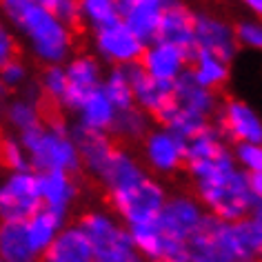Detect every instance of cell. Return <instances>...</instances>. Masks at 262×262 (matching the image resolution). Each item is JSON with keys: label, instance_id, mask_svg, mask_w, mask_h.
Instances as JSON below:
<instances>
[{"label": "cell", "instance_id": "obj_1", "mask_svg": "<svg viewBox=\"0 0 262 262\" xmlns=\"http://www.w3.org/2000/svg\"><path fill=\"white\" fill-rule=\"evenodd\" d=\"M98 180L107 189L114 213L129 229L156 222L169 200L160 180L149 176L127 149H116Z\"/></svg>", "mask_w": 262, "mask_h": 262}, {"label": "cell", "instance_id": "obj_2", "mask_svg": "<svg viewBox=\"0 0 262 262\" xmlns=\"http://www.w3.org/2000/svg\"><path fill=\"white\" fill-rule=\"evenodd\" d=\"M187 167L195 182V198L209 215L225 222H242L251 215L258 202L249 187V173L238 167L231 151L215 160L189 162Z\"/></svg>", "mask_w": 262, "mask_h": 262}, {"label": "cell", "instance_id": "obj_3", "mask_svg": "<svg viewBox=\"0 0 262 262\" xmlns=\"http://www.w3.org/2000/svg\"><path fill=\"white\" fill-rule=\"evenodd\" d=\"M3 9L29 51L47 67L67 64L74 47L71 27L56 18L36 0H3Z\"/></svg>", "mask_w": 262, "mask_h": 262}, {"label": "cell", "instance_id": "obj_4", "mask_svg": "<svg viewBox=\"0 0 262 262\" xmlns=\"http://www.w3.org/2000/svg\"><path fill=\"white\" fill-rule=\"evenodd\" d=\"M260 260L258 242L249 220L225 222L207 215L205 225L185 249L167 262H249ZM262 262V260H260Z\"/></svg>", "mask_w": 262, "mask_h": 262}, {"label": "cell", "instance_id": "obj_5", "mask_svg": "<svg viewBox=\"0 0 262 262\" xmlns=\"http://www.w3.org/2000/svg\"><path fill=\"white\" fill-rule=\"evenodd\" d=\"M18 138L27 149L31 169L36 173H76L82 167V158L76 147L74 136H71V127L62 118L51 116L47 122H40L18 134Z\"/></svg>", "mask_w": 262, "mask_h": 262}, {"label": "cell", "instance_id": "obj_6", "mask_svg": "<svg viewBox=\"0 0 262 262\" xmlns=\"http://www.w3.org/2000/svg\"><path fill=\"white\" fill-rule=\"evenodd\" d=\"M207 215H209L207 209L202 207V202L198 198L187 193H176V195H169L167 205L158 215L156 225H158L165 240L171 247V253L176 255L202 229Z\"/></svg>", "mask_w": 262, "mask_h": 262}, {"label": "cell", "instance_id": "obj_7", "mask_svg": "<svg viewBox=\"0 0 262 262\" xmlns=\"http://www.w3.org/2000/svg\"><path fill=\"white\" fill-rule=\"evenodd\" d=\"M42 209L38 173L9 171L0 185V218L3 222H25Z\"/></svg>", "mask_w": 262, "mask_h": 262}, {"label": "cell", "instance_id": "obj_8", "mask_svg": "<svg viewBox=\"0 0 262 262\" xmlns=\"http://www.w3.org/2000/svg\"><path fill=\"white\" fill-rule=\"evenodd\" d=\"M94 47L100 60L114 64V67H127V64H136L142 60L147 42L129 25L120 20L111 27L94 31Z\"/></svg>", "mask_w": 262, "mask_h": 262}, {"label": "cell", "instance_id": "obj_9", "mask_svg": "<svg viewBox=\"0 0 262 262\" xmlns=\"http://www.w3.org/2000/svg\"><path fill=\"white\" fill-rule=\"evenodd\" d=\"M240 51L235 27L211 14H195V51L231 62Z\"/></svg>", "mask_w": 262, "mask_h": 262}, {"label": "cell", "instance_id": "obj_10", "mask_svg": "<svg viewBox=\"0 0 262 262\" xmlns=\"http://www.w3.org/2000/svg\"><path fill=\"white\" fill-rule=\"evenodd\" d=\"M218 127L235 145H240V142L262 145V116L247 100L231 98L222 104L218 111Z\"/></svg>", "mask_w": 262, "mask_h": 262}, {"label": "cell", "instance_id": "obj_11", "mask_svg": "<svg viewBox=\"0 0 262 262\" xmlns=\"http://www.w3.org/2000/svg\"><path fill=\"white\" fill-rule=\"evenodd\" d=\"M142 149H145L147 165L151 167L154 173L160 176L176 173L187 162V140H182L180 136L165 127L151 129Z\"/></svg>", "mask_w": 262, "mask_h": 262}, {"label": "cell", "instance_id": "obj_12", "mask_svg": "<svg viewBox=\"0 0 262 262\" xmlns=\"http://www.w3.org/2000/svg\"><path fill=\"white\" fill-rule=\"evenodd\" d=\"M193 60V54L182 47H176L171 42H162V40H154L147 45L145 56H142L140 64L145 67L149 76H154L160 82H176L178 78L189 71Z\"/></svg>", "mask_w": 262, "mask_h": 262}, {"label": "cell", "instance_id": "obj_13", "mask_svg": "<svg viewBox=\"0 0 262 262\" xmlns=\"http://www.w3.org/2000/svg\"><path fill=\"white\" fill-rule=\"evenodd\" d=\"M64 69H67V76H69V89L62 98L60 107L76 114L78 107L82 104V100L87 98V94H91V91L98 89V87H102L104 76H102L100 62L89 54H80V56L69 58V62L64 64Z\"/></svg>", "mask_w": 262, "mask_h": 262}, {"label": "cell", "instance_id": "obj_14", "mask_svg": "<svg viewBox=\"0 0 262 262\" xmlns=\"http://www.w3.org/2000/svg\"><path fill=\"white\" fill-rule=\"evenodd\" d=\"M173 3L176 0H118V9L122 23L149 45L158 38L162 16Z\"/></svg>", "mask_w": 262, "mask_h": 262}, {"label": "cell", "instance_id": "obj_15", "mask_svg": "<svg viewBox=\"0 0 262 262\" xmlns=\"http://www.w3.org/2000/svg\"><path fill=\"white\" fill-rule=\"evenodd\" d=\"M127 74L131 80V89H134L136 107L147 111L149 116H158L169 102L173 100V84L171 82H160L154 76H149L140 62L127 64Z\"/></svg>", "mask_w": 262, "mask_h": 262}, {"label": "cell", "instance_id": "obj_16", "mask_svg": "<svg viewBox=\"0 0 262 262\" xmlns=\"http://www.w3.org/2000/svg\"><path fill=\"white\" fill-rule=\"evenodd\" d=\"M71 136L76 140V147L80 151L82 158V167L87 169L89 173H94L96 178L104 171V167L109 165L111 156L116 154V147L111 142L107 131H96L89 127H82V124H74L71 127Z\"/></svg>", "mask_w": 262, "mask_h": 262}, {"label": "cell", "instance_id": "obj_17", "mask_svg": "<svg viewBox=\"0 0 262 262\" xmlns=\"http://www.w3.org/2000/svg\"><path fill=\"white\" fill-rule=\"evenodd\" d=\"M42 262H96V249L84 229L74 222L58 233L54 245L45 253Z\"/></svg>", "mask_w": 262, "mask_h": 262}, {"label": "cell", "instance_id": "obj_18", "mask_svg": "<svg viewBox=\"0 0 262 262\" xmlns=\"http://www.w3.org/2000/svg\"><path fill=\"white\" fill-rule=\"evenodd\" d=\"M156 40L171 42L176 47H182L187 51H195V14L189 7L176 0V3L165 11L158 29Z\"/></svg>", "mask_w": 262, "mask_h": 262}, {"label": "cell", "instance_id": "obj_19", "mask_svg": "<svg viewBox=\"0 0 262 262\" xmlns=\"http://www.w3.org/2000/svg\"><path fill=\"white\" fill-rule=\"evenodd\" d=\"M173 100L178 107L200 114L205 118H211L213 114H218V96L215 91L202 87L195 80V76L191 74V69L185 71L178 80L173 82Z\"/></svg>", "mask_w": 262, "mask_h": 262}, {"label": "cell", "instance_id": "obj_20", "mask_svg": "<svg viewBox=\"0 0 262 262\" xmlns=\"http://www.w3.org/2000/svg\"><path fill=\"white\" fill-rule=\"evenodd\" d=\"M38 187H40L42 207L51 211L69 215V209L78 195V185L71 173L64 171H47L38 173Z\"/></svg>", "mask_w": 262, "mask_h": 262}, {"label": "cell", "instance_id": "obj_21", "mask_svg": "<svg viewBox=\"0 0 262 262\" xmlns=\"http://www.w3.org/2000/svg\"><path fill=\"white\" fill-rule=\"evenodd\" d=\"M0 262H42V253L29 240L25 222H3Z\"/></svg>", "mask_w": 262, "mask_h": 262}, {"label": "cell", "instance_id": "obj_22", "mask_svg": "<svg viewBox=\"0 0 262 262\" xmlns=\"http://www.w3.org/2000/svg\"><path fill=\"white\" fill-rule=\"evenodd\" d=\"M156 120H158L162 127L173 131L176 136H180L182 140H193L198 138L200 134H205V131L211 127V118H205L200 114H193V111H187L176 104V100H171L167 104L165 109L160 111L158 116H156Z\"/></svg>", "mask_w": 262, "mask_h": 262}, {"label": "cell", "instance_id": "obj_23", "mask_svg": "<svg viewBox=\"0 0 262 262\" xmlns=\"http://www.w3.org/2000/svg\"><path fill=\"white\" fill-rule=\"evenodd\" d=\"M78 116V124L96 131H111L116 118H118V109L114 107V102L109 100V96L104 94L102 87L94 89L91 94H87V98L82 100V104L76 111Z\"/></svg>", "mask_w": 262, "mask_h": 262}, {"label": "cell", "instance_id": "obj_24", "mask_svg": "<svg viewBox=\"0 0 262 262\" xmlns=\"http://www.w3.org/2000/svg\"><path fill=\"white\" fill-rule=\"evenodd\" d=\"M96 262H149L138 251L134 238H131L129 227H122L118 231L104 235L96 245Z\"/></svg>", "mask_w": 262, "mask_h": 262}, {"label": "cell", "instance_id": "obj_25", "mask_svg": "<svg viewBox=\"0 0 262 262\" xmlns=\"http://www.w3.org/2000/svg\"><path fill=\"white\" fill-rule=\"evenodd\" d=\"M67 225H69L67 215H60V213L51 211V209H45V207L38 213L31 215L29 220H25V229H27L29 240L34 242V247L42 253V258H45V253H47V249L54 245L58 233Z\"/></svg>", "mask_w": 262, "mask_h": 262}, {"label": "cell", "instance_id": "obj_26", "mask_svg": "<svg viewBox=\"0 0 262 262\" xmlns=\"http://www.w3.org/2000/svg\"><path fill=\"white\" fill-rule=\"evenodd\" d=\"M5 118H7L9 127L16 129L18 134L40 124V107H38L36 84H29L20 98H14V100L5 104Z\"/></svg>", "mask_w": 262, "mask_h": 262}, {"label": "cell", "instance_id": "obj_27", "mask_svg": "<svg viewBox=\"0 0 262 262\" xmlns=\"http://www.w3.org/2000/svg\"><path fill=\"white\" fill-rule=\"evenodd\" d=\"M229 151L225 145V134L218 124H211L205 134L187 142V165L189 162H205L215 160Z\"/></svg>", "mask_w": 262, "mask_h": 262}, {"label": "cell", "instance_id": "obj_28", "mask_svg": "<svg viewBox=\"0 0 262 262\" xmlns=\"http://www.w3.org/2000/svg\"><path fill=\"white\" fill-rule=\"evenodd\" d=\"M191 74L195 76V80H198L202 87L215 91L229 80L231 69H229V62L222 60V58H215L209 54H193Z\"/></svg>", "mask_w": 262, "mask_h": 262}, {"label": "cell", "instance_id": "obj_29", "mask_svg": "<svg viewBox=\"0 0 262 262\" xmlns=\"http://www.w3.org/2000/svg\"><path fill=\"white\" fill-rule=\"evenodd\" d=\"M102 89L118 111H127V109L136 107L134 89H131V80H129V74L124 67H111L107 74H104Z\"/></svg>", "mask_w": 262, "mask_h": 262}, {"label": "cell", "instance_id": "obj_30", "mask_svg": "<svg viewBox=\"0 0 262 262\" xmlns=\"http://www.w3.org/2000/svg\"><path fill=\"white\" fill-rule=\"evenodd\" d=\"M109 134L118 136V138H124V140H142L151 134V118H149L147 111H142L138 107L118 111V118Z\"/></svg>", "mask_w": 262, "mask_h": 262}, {"label": "cell", "instance_id": "obj_31", "mask_svg": "<svg viewBox=\"0 0 262 262\" xmlns=\"http://www.w3.org/2000/svg\"><path fill=\"white\" fill-rule=\"evenodd\" d=\"M80 20H84L94 31L120 23L118 0H80Z\"/></svg>", "mask_w": 262, "mask_h": 262}, {"label": "cell", "instance_id": "obj_32", "mask_svg": "<svg viewBox=\"0 0 262 262\" xmlns=\"http://www.w3.org/2000/svg\"><path fill=\"white\" fill-rule=\"evenodd\" d=\"M40 89L45 91V96L51 98V100L62 102V98L69 89V76H67L64 64H51V67H47L42 71Z\"/></svg>", "mask_w": 262, "mask_h": 262}, {"label": "cell", "instance_id": "obj_33", "mask_svg": "<svg viewBox=\"0 0 262 262\" xmlns=\"http://www.w3.org/2000/svg\"><path fill=\"white\" fill-rule=\"evenodd\" d=\"M3 162L9 171H29V154L18 136H7L3 142Z\"/></svg>", "mask_w": 262, "mask_h": 262}, {"label": "cell", "instance_id": "obj_34", "mask_svg": "<svg viewBox=\"0 0 262 262\" xmlns=\"http://www.w3.org/2000/svg\"><path fill=\"white\" fill-rule=\"evenodd\" d=\"M233 158L238 162V167L249 176L262 171V145H258V142H240V145H235Z\"/></svg>", "mask_w": 262, "mask_h": 262}, {"label": "cell", "instance_id": "obj_35", "mask_svg": "<svg viewBox=\"0 0 262 262\" xmlns=\"http://www.w3.org/2000/svg\"><path fill=\"white\" fill-rule=\"evenodd\" d=\"M235 36L242 49L262 54V18H247L235 25Z\"/></svg>", "mask_w": 262, "mask_h": 262}, {"label": "cell", "instance_id": "obj_36", "mask_svg": "<svg viewBox=\"0 0 262 262\" xmlns=\"http://www.w3.org/2000/svg\"><path fill=\"white\" fill-rule=\"evenodd\" d=\"M56 18H60L64 25H76L80 20V0H36Z\"/></svg>", "mask_w": 262, "mask_h": 262}, {"label": "cell", "instance_id": "obj_37", "mask_svg": "<svg viewBox=\"0 0 262 262\" xmlns=\"http://www.w3.org/2000/svg\"><path fill=\"white\" fill-rule=\"evenodd\" d=\"M0 78H3V84L5 87H20V84L27 82V67H25V62L20 60H9L3 64V69H0Z\"/></svg>", "mask_w": 262, "mask_h": 262}, {"label": "cell", "instance_id": "obj_38", "mask_svg": "<svg viewBox=\"0 0 262 262\" xmlns=\"http://www.w3.org/2000/svg\"><path fill=\"white\" fill-rule=\"evenodd\" d=\"M14 51H16V40H14V34L3 27L0 29V62H9L14 60Z\"/></svg>", "mask_w": 262, "mask_h": 262}, {"label": "cell", "instance_id": "obj_39", "mask_svg": "<svg viewBox=\"0 0 262 262\" xmlns=\"http://www.w3.org/2000/svg\"><path fill=\"white\" fill-rule=\"evenodd\" d=\"M249 225L253 229V235H255V242H258V251H260V260H262V202L255 205V209L249 215Z\"/></svg>", "mask_w": 262, "mask_h": 262}, {"label": "cell", "instance_id": "obj_40", "mask_svg": "<svg viewBox=\"0 0 262 262\" xmlns=\"http://www.w3.org/2000/svg\"><path fill=\"white\" fill-rule=\"evenodd\" d=\"M249 187H251V193H253L255 202H262V171L249 176Z\"/></svg>", "mask_w": 262, "mask_h": 262}, {"label": "cell", "instance_id": "obj_41", "mask_svg": "<svg viewBox=\"0 0 262 262\" xmlns=\"http://www.w3.org/2000/svg\"><path fill=\"white\" fill-rule=\"evenodd\" d=\"M242 7L247 11H251L255 18H262V0H240Z\"/></svg>", "mask_w": 262, "mask_h": 262}]
</instances>
